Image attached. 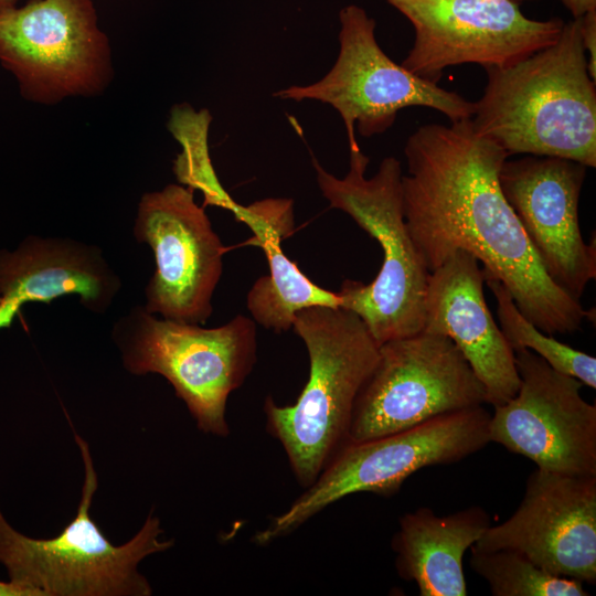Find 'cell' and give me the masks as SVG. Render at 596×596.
I'll use <instances>...</instances> for the list:
<instances>
[{"instance_id": "7a4b0ae2", "label": "cell", "mask_w": 596, "mask_h": 596, "mask_svg": "<svg viewBox=\"0 0 596 596\" xmlns=\"http://www.w3.org/2000/svg\"><path fill=\"white\" fill-rule=\"evenodd\" d=\"M486 71L487 85L471 117L477 134L509 157H556L596 167V82L579 18L564 23L550 46Z\"/></svg>"}, {"instance_id": "ac0fdd59", "label": "cell", "mask_w": 596, "mask_h": 596, "mask_svg": "<svg viewBox=\"0 0 596 596\" xmlns=\"http://www.w3.org/2000/svg\"><path fill=\"white\" fill-rule=\"evenodd\" d=\"M490 525L479 505L444 517L426 507L403 514L392 540L398 575L421 596H466L464 555Z\"/></svg>"}, {"instance_id": "30bf717a", "label": "cell", "mask_w": 596, "mask_h": 596, "mask_svg": "<svg viewBox=\"0 0 596 596\" xmlns=\"http://www.w3.org/2000/svg\"><path fill=\"white\" fill-rule=\"evenodd\" d=\"M485 403L482 383L449 338L421 331L393 339L379 345L377 363L354 404L349 443Z\"/></svg>"}, {"instance_id": "9c48e42d", "label": "cell", "mask_w": 596, "mask_h": 596, "mask_svg": "<svg viewBox=\"0 0 596 596\" xmlns=\"http://www.w3.org/2000/svg\"><path fill=\"white\" fill-rule=\"evenodd\" d=\"M0 62L24 98L43 105L100 95L114 77L93 0H31L0 10Z\"/></svg>"}, {"instance_id": "7402d4cb", "label": "cell", "mask_w": 596, "mask_h": 596, "mask_svg": "<svg viewBox=\"0 0 596 596\" xmlns=\"http://www.w3.org/2000/svg\"><path fill=\"white\" fill-rule=\"evenodd\" d=\"M470 566L493 596H586L583 583L554 576L513 550L470 547Z\"/></svg>"}, {"instance_id": "277c9868", "label": "cell", "mask_w": 596, "mask_h": 596, "mask_svg": "<svg viewBox=\"0 0 596 596\" xmlns=\"http://www.w3.org/2000/svg\"><path fill=\"white\" fill-rule=\"evenodd\" d=\"M369 162L361 149L350 150L349 171L340 179L312 160L318 187L330 206L351 216L383 251L373 281L345 279L337 291L340 307L356 313L380 345L422 331L430 272L405 223L400 160L384 158L376 173L366 178Z\"/></svg>"}, {"instance_id": "4fadbf2b", "label": "cell", "mask_w": 596, "mask_h": 596, "mask_svg": "<svg viewBox=\"0 0 596 596\" xmlns=\"http://www.w3.org/2000/svg\"><path fill=\"white\" fill-rule=\"evenodd\" d=\"M514 356L519 390L494 407L490 441L540 469L596 477V406L581 395L584 384L530 350H517Z\"/></svg>"}, {"instance_id": "7c38bea8", "label": "cell", "mask_w": 596, "mask_h": 596, "mask_svg": "<svg viewBox=\"0 0 596 596\" xmlns=\"http://www.w3.org/2000/svg\"><path fill=\"white\" fill-rule=\"evenodd\" d=\"M194 191L179 183L145 193L134 236L152 249L156 270L145 287V309L164 319L203 324L223 270L225 247Z\"/></svg>"}, {"instance_id": "d4e9b609", "label": "cell", "mask_w": 596, "mask_h": 596, "mask_svg": "<svg viewBox=\"0 0 596 596\" xmlns=\"http://www.w3.org/2000/svg\"><path fill=\"white\" fill-rule=\"evenodd\" d=\"M0 596H35L34 592L12 582L0 581Z\"/></svg>"}, {"instance_id": "3957f363", "label": "cell", "mask_w": 596, "mask_h": 596, "mask_svg": "<svg viewBox=\"0 0 596 596\" xmlns=\"http://www.w3.org/2000/svg\"><path fill=\"white\" fill-rule=\"evenodd\" d=\"M292 328L309 354V379L295 404H264L268 433L277 438L297 480L311 486L349 443L356 397L379 360V344L354 312L313 306L296 313Z\"/></svg>"}, {"instance_id": "d6986e66", "label": "cell", "mask_w": 596, "mask_h": 596, "mask_svg": "<svg viewBox=\"0 0 596 596\" xmlns=\"http://www.w3.org/2000/svg\"><path fill=\"white\" fill-rule=\"evenodd\" d=\"M278 232L253 235L252 244L266 254L269 274L258 278L247 294V309L260 326L279 333L292 328L296 313L313 306L340 307L337 292L312 283L283 252Z\"/></svg>"}, {"instance_id": "4316f807", "label": "cell", "mask_w": 596, "mask_h": 596, "mask_svg": "<svg viewBox=\"0 0 596 596\" xmlns=\"http://www.w3.org/2000/svg\"><path fill=\"white\" fill-rule=\"evenodd\" d=\"M513 1L519 2V1H523V0H513Z\"/></svg>"}, {"instance_id": "5bb4252c", "label": "cell", "mask_w": 596, "mask_h": 596, "mask_svg": "<svg viewBox=\"0 0 596 596\" xmlns=\"http://www.w3.org/2000/svg\"><path fill=\"white\" fill-rule=\"evenodd\" d=\"M471 547L513 550L554 576L595 584L596 477L536 468L514 513Z\"/></svg>"}, {"instance_id": "44dd1931", "label": "cell", "mask_w": 596, "mask_h": 596, "mask_svg": "<svg viewBox=\"0 0 596 596\" xmlns=\"http://www.w3.org/2000/svg\"><path fill=\"white\" fill-rule=\"evenodd\" d=\"M497 301L499 327L513 351L526 349L544 359L554 370L574 376L596 389V359L576 350L535 327L517 307L510 291L498 279H486Z\"/></svg>"}, {"instance_id": "ffe728a7", "label": "cell", "mask_w": 596, "mask_h": 596, "mask_svg": "<svg viewBox=\"0 0 596 596\" xmlns=\"http://www.w3.org/2000/svg\"><path fill=\"white\" fill-rule=\"evenodd\" d=\"M212 119L206 108L195 109L188 103H178L171 107L167 128L181 146V152L173 160L172 171L179 184L202 193L204 205L221 207L234 214L240 204L223 188L210 155L209 131Z\"/></svg>"}, {"instance_id": "484cf974", "label": "cell", "mask_w": 596, "mask_h": 596, "mask_svg": "<svg viewBox=\"0 0 596 596\" xmlns=\"http://www.w3.org/2000/svg\"><path fill=\"white\" fill-rule=\"evenodd\" d=\"M17 6V0H0V10Z\"/></svg>"}, {"instance_id": "cb8c5ba5", "label": "cell", "mask_w": 596, "mask_h": 596, "mask_svg": "<svg viewBox=\"0 0 596 596\" xmlns=\"http://www.w3.org/2000/svg\"><path fill=\"white\" fill-rule=\"evenodd\" d=\"M574 18H581L585 13L596 10V0H561Z\"/></svg>"}, {"instance_id": "8fae6325", "label": "cell", "mask_w": 596, "mask_h": 596, "mask_svg": "<svg viewBox=\"0 0 596 596\" xmlns=\"http://www.w3.org/2000/svg\"><path fill=\"white\" fill-rule=\"evenodd\" d=\"M384 1L414 29V43L402 65L434 83L449 66L512 65L555 43L565 23L529 19L513 0Z\"/></svg>"}, {"instance_id": "5b68a950", "label": "cell", "mask_w": 596, "mask_h": 596, "mask_svg": "<svg viewBox=\"0 0 596 596\" xmlns=\"http://www.w3.org/2000/svg\"><path fill=\"white\" fill-rule=\"evenodd\" d=\"M111 338L125 369L137 375L164 376L188 406L198 428L227 436V397L256 362V324L243 315L206 329L200 324L159 319L135 306L113 326Z\"/></svg>"}, {"instance_id": "2e32d148", "label": "cell", "mask_w": 596, "mask_h": 596, "mask_svg": "<svg viewBox=\"0 0 596 596\" xmlns=\"http://www.w3.org/2000/svg\"><path fill=\"white\" fill-rule=\"evenodd\" d=\"M479 260L457 251L429 273L422 331L449 338L462 353L493 407L511 400L520 377L514 351L487 306Z\"/></svg>"}, {"instance_id": "8992f818", "label": "cell", "mask_w": 596, "mask_h": 596, "mask_svg": "<svg viewBox=\"0 0 596 596\" xmlns=\"http://www.w3.org/2000/svg\"><path fill=\"white\" fill-rule=\"evenodd\" d=\"M85 479L76 517L52 539H32L14 530L0 511V563L10 582L35 596H148L151 587L137 570L146 556L170 549L159 541L160 521L151 514L127 543L113 545L89 517L97 475L87 443L74 432Z\"/></svg>"}, {"instance_id": "52a82bcc", "label": "cell", "mask_w": 596, "mask_h": 596, "mask_svg": "<svg viewBox=\"0 0 596 596\" xmlns=\"http://www.w3.org/2000/svg\"><path fill=\"white\" fill-rule=\"evenodd\" d=\"M491 414L476 406L437 416L382 437L348 443L315 482L253 538L266 545L285 536L331 503L356 492L391 497L414 472L458 462L490 441Z\"/></svg>"}, {"instance_id": "e0dca14e", "label": "cell", "mask_w": 596, "mask_h": 596, "mask_svg": "<svg viewBox=\"0 0 596 596\" xmlns=\"http://www.w3.org/2000/svg\"><path fill=\"white\" fill-rule=\"evenodd\" d=\"M120 289L100 247L29 235L14 251H0V329L9 328L26 302L51 304L65 295H77L85 309L102 315Z\"/></svg>"}, {"instance_id": "6da1fadb", "label": "cell", "mask_w": 596, "mask_h": 596, "mask_svg": "<svg viewBox=\"0 0 596 596\" xmlns=\"http://www.w3.org/2000/svg\"><path fill=\"white\" fill-rule=\"evenodd\" d=\"M404 155L405 223L429 272L466 251L482 263L485 278L500 280L544 333H574L584 319L592 320L590 310L546 275L500 188L509 156L477 134L471 118L421 126L407 138Z\"/></svg>"}, {"instance_id": "9a60e30c", "label": "cell", "mask_w": 596, "mask_h": 596, "mask_svg": "<svg viewBox=\"0 0 596 596\" xmlns=\"http://www.w3.org/2000/svg\"><path fill=\"white\" fill-rule=\"evenodd\" d=\"M586 168L567 159L525 155L507 159L499 173L501 191L546 275L578 301L596 278V238L585 243L578 223Z\"/></svg>"}, {"instance_id": "603a6c76", "label": "cell", "mask_w": 596, "mask_h": 596, "mask_svg": "<svg viewBox=\"0 0 596 596\" xmlns=\"http://www.w3.org/2000/svg\"><path fill=\"white\" fill-rule=\"evenodd\" d=\"M579 30L586 54H588V72L596 82V10H592L579 18Z\"/></svg>"}, {"instance_id": "ba28073f", "label": "cell", "mask_w": 596, "mask_h": 596, "mask_svg": "<svg viewBox=\"0 0 596 596\" xmlns=\"http://www.w3.org/2000/svg\"><path fill=\"white\" fill-rule=\"evenodd\" d=\"M339 54L331 70L309 85H292L273 96L328 104L340 115L350 150L360 149L359 134L369 138L392 127L397 113L409 106L435 109L450 119H470L475 103L395 63L375 38V21L356 4L339 12Z\"/></svg>"}]
</instances>
